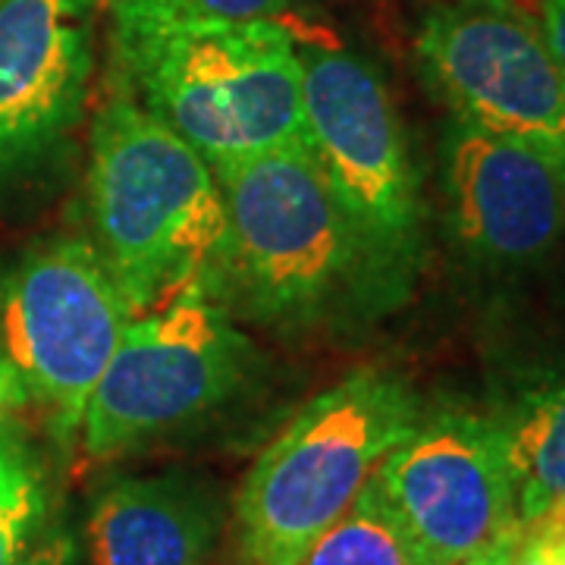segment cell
Returning a JSON list of instances; mask_svg holds the SVG:
<instances>
[{
	"label": "cell",
	"mask_w": 565,
	"mask_h": 565,
	"mask_svg": "<svg viewBox=\"0 0 565 565\" xmlns=\"http://www.w3.org/2000/svg\"><path fill=\"white\" fill-rule=\"evenodd\" d=\"M226 239L204 289L280 333L362 327L408 299L364 243L308 148L214 167Z\"/></svg>",
	"instance_id": "obj_1"
},
{
	"label": "cell",
	"mask_w": 565,
	"mask_h": 565,
	"mask_svg": "<svg viewBox=\"0 0 565 565\" xmlns=\"http://www.w3.org/2000/svg\"><path fill=\"white\" fill-rule=\"evenodd\" d=\"M114 63L132 102L211 167L305 145L302 61L280 22L148 3L114 17Z\"/></svg>",
	"instance_id": "obj_2"
},
{
	"label": "cell",
	"mask_w": 565,
	"mask_h": 565,
	"mask_svg": "<svg viewBox=\"0 0 565 565\" xmlns=\"http://www.w3.org/2000/svg\"><path fill=\"white\" fill-rule=\"evenodd\" d=\"M88 217L95 248L132 315L211 280L226 207L214 167L132 98L98 110L88 139Z\"/></svg>",
	"instance_id": "obj_3"
},
{
	"label": "cell",
	"mask_w": 565,
	"mask_h": 565,
	"mask_svg": "<svg viewBox=\"0 0 565 565\" xmlns=\"http://www.w3.org/2000/svg\"><path fill=\"white\" fill-rule=\"evenodd\" d=\"M422 418L418 393L381 367H362L302 405L239 487L243 565L302 563Z\"/></svg>",
	"instance_id": "obj_4"
},
{
	"label": "cell",
	"mask_w": 565,
	"mask_h": 565,
	"mask_svg": "<svg viewBox=\"0 0 565 565\" xmlns=\"http://www.w3.org/2000/svg\"><path fill=\"white\" fill-rule=\"evenodd\" d=\"M255 349L204 286H185L126 327L95 386L82 446L114 459L167 437L230 403L255 371Z\"/></svg>",
	"instance_id": "obj_5"
},
{
	"label": "cell",
	"mask_w": 565,
	"mask_h": 565,
	"mask_svg": "<svg viewBox=\"0 0 565 565\" xmlns=\"http://www.w3.org/2000/svg\"><path fill=\"white\" fill-rule=\"evenodd\" d=\"M299 61L305 148L364 243L412 289L424 252L422 182L384 76L333 47H311Z\"/></svg>",
	"instance_id": "obj_6"
},
{
	"label": "cell",
	"mask_w": 565,
	"mask_h": 565,
	"mask_svg": "<svg viewBox=\"0 0 565 565\" xmlns=\"http://www.w3.org/2000/svg\"><path fill=\"white\" fill-rule=\"evenodd\" d=\"M132 308L88 239H51L0 270V359L73 444L95 386L120 349Z\"/></svg>",
	"instance_id": "obj_7"
},
{
	"label": "cell",
	"mask_w": 565,
	"mask_h": 565,
	"mask_svg": "<svg viewBox=\"0 0 565 565\" xmlns=\"http://www.w3.org/2000/svg\"><path fill=\"white\" fill-rule=\"evenodd\" d=\"M422 73L456 120L541 151L565 177V76L544 25L515 0H449L415 39Z\"/></svg>",
	"instance_id": "obj_8"
},
{
	"label": "cell",
	"mask_w": 565,
	"mask_h": 565,
	"mask_svg": "<svg viewBox=\"0 0 565 565\" xmlns=\"http://www.w3.org/2000/svg\"><path fill=\"white\" fill-rule=\"evenodd\" d=\"M424 565H459L519 531L515 481L493 415L437 412L371 475Z\"/></svg>",
	"instance_id": "obj_9"
},
{
	"label": "cell",
	"mask_w": 565,
	"mask_h": 565,
	"mask_svg": "<svg viewBox=\"0 0 565 565\" xmlns=\"http://www.w3.org/2000/svg\"><path fill=\"white\" fill-rule=\"evenodd\" d=\"M95 0H0V195L61 158L95 73Z\"/></svg>",
	"instance_id": "obj_10"
},
{
	"label": "cell",
	"mask_w": 565,
	"mask_h": 565,
	"mask_svg": "<svg viewBox=\"0 0 565 565\" xmlns=\"http://www.w3.org/2000/svg\"><path fill=\"white\" fill-rule=\"evenodd\" d=\"M444 195L452 243L490 277L527 274L565 239V177L522 141L452 122Z\"/></svg>",
	"instance_id": "obj_11"
},
{
	"label": "cell",
	"mask_w": 565,
	"mask_h": 565,
	"mask_svg": "<svg viewBox=\"0 0 565 565\" xmlns=\"http://www.w3.org/2000/svg\"><path fill=\"white\" fill-rule=\"evenodd\" d=\"M223 531V503L202 478L167 471L117 478L85 522L92 565H204Z\"/></svg>",
	"instance_id": "obj_12"
},
{
	"label": "cell",
	"mask_w": 565,
	"mask_h": 565,
	"mask_svg": "<svg viewBox=\"0 0 565 565\" xmlns=\"http://www.w3.org/2000/svg\"><path fill=\"white\" fill-rule=\"evenodd\" d=\"M493 418L515 481L519 525H534L565 503V377L525 386Z\"/></svg>",
	"instance_id": "obj_13"
},
{
	"label": "cell",
	"mask_w": 565,
	"mask_h": 565,
	"mask_svg": "<svg viewBox=\"0 0 565 565\" xmlns=\"http://www.w3.org/2000/svg\"><path fill=\"white\" fill-rule=\"evenodd\" d=\"M299 565H424V559L367 478L362 493L308 546Z\"/></svg>",
	"instance_id": "obj_14"
},
{
	"label": "cell",
	"mask_w": 565,
	"mask_h": 565,
	"mask_svg": "<svg viewBox=\"0 0 565 565\" xmlns=\"http://www.w3.org/2000/svg\"><path fill=\"white\" fill-rule=\"evenodd\" d=\"M47 515V481L35 449L0 427V565H20Z\"/></svg>",
	"instance_id": "obj_15"
},
{
	"label": "cell",
	"mask_w": 565,
	"mask_h": 565,
	"mask_svg": "<svg viewBox=\"0 0 565 565\" xmlns=\"http://www.w3.org/2000/svg\"><path fill=\"white\" fill-rule=\"evenodd\" d=\"M163 7L214 20H270L289 7V0H167Z\"/></svg>",
	"instance_id": "obj_16"
},
{
	"label": "cell",
	"mask_w": 565,
	"mask_h": 565,
	"mask_svg": "<svg viewBox=\"0 0 565 565\" xmlns=\"http://www.w3.org/2000/svg\"><path fill=\"white\" fill-rule=\"evenodd\" d=\"M20 565H79V546L63 522H51L39 531Z\"/></svg>",
	"instance_id": "obj_17"
},
{
	"label": "cell",
	"mask_w": 565,
	"mask_h": 565,
	"mask_svg": "<svg viewBox=\"0 0 565 565\" xmlns=\"http://www.w3.org/2000/svg\"><path fill=\"white\" fill-rule=\"evenodd\" d=\"M541 25H544L546 44H550V51H553V57H556L565 76V0H544Z\"/></svg>",
	"instance_id": "obj_18"
},
{
	"label": "cell",
	"mask_w": 565,
	"mask_h": 565,
	"mask_svg": "<svg viewBox=\"0 0 565 565\" xmlns=\"http://www.w3.org/2000/svg\"><path fill=\"white\" fill-rule=\"evenodd\" d=\"M509 565H550V550H546V537L534 527H522L519 541L512 546V559Z\"/></svg>",
	"instance_id": "obj_19"
},
{
	"label": "cell",
	"mask_w": 565,
	"mask_h": 565,
	"mask_svg": "<svg viewBox=\"0 0 565 565\" xmlns=\"http://www.w3.org/2000/svg\"><path fill=\"white\" fill-rule=\"evenodd\" d=\"M25 403H29V390L22 374L7 359H0V418Z\"/></svg>",
	"instance_id": "obj_20"
},
{
	"label": "cell",
	"mask_w": 565,
	"mask_h": 565,
	"mask_svg": "<svg viewBox=\"0 0 565 565\" xmlns=\"http://www.w3.org/2000/svg\"><path fill=\"white\" fill-rule=\"evenodd\" d=\"M519 531H522V527H519ZM519 531H515L512 537L500 541V544L487 546L484 553H478V556H471V559H465V563L459 565H509V559H512V546L519 541Z\"/></svg>",
	"instance_id": "obj_21"
},
{
	"label": "cell",
	"mask_w": 565,
	"mask_h": 565,
	"mask_svg": "<svg viewBox=\"0 0 565 565\" xmlns=\"http://www.w3.org/2000/svg\"><path fill=\"white\" fill-rule=\"evenodd\" d=\"M98 7L110 10V17L126 13V10H136V7H148V3H167V0H95Z\"/></svg>",
	"instance_id": "obj_22"
},
{
	"label": "cell",
	"mask_w": 565,
	"mask_h": 565,
	"mask_svg": "<svg viewBox=\"0 0 565 565\" xmlns=\"http://www.w3.org/2000/svg\"><path fill=\"white\" fill-rule=\"evenodd\" d=\"M544 537L546 550H550V565H565V534H544Z\"/></svg>",
	"instance_id": "obj_23"
}]
</instances>
